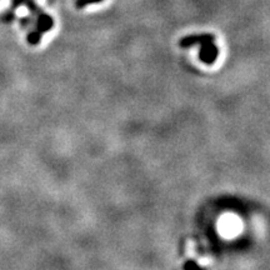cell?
Listing matches in <instances>:
<instances>
[{
  "instance_id": "obj_3",
  "label": "cell",
  "mask_w": 270,
  "mask_h": 270,
  "mask_svg": "<svg viewBox=\"0 0 270 270\" xmlns=\"http://www.w3.org/2000/svg\"><path fill=\"white\" fill-rule=\"evenodd\" d=\"M40 39H42V33L38 30L31 31V33L28 35V42L33 45L38 44V43L40 42Z\"/></svg>"
},
{
  "instance_id": "obj_1",
  "label": "cell",
  "mask_w": 270,
  "mask_h": 270,
  "mask_svg": "<svg viewBox=\"0 0 270 270\" xmlns=\"http://www.w3.org/2000/svg\"><path fill=\"white\" fill-rule=\"evenodd\" d=\"M214 39H208V40H204L203 43H200L202 49H200V52H199V58L203 63L209 64V65L210 64L215 63L216 58H218V54H219L218 48H216L213 43Z\"/></svg>"
},
{
  "instance_id": "obj_5",
  "label": "cell",
  "mask_w": 270,
  "mask_h": 270,
  "mask_svg": "<svg viewBox=\"0 0 270 270\" xmlns=\"http://www.w3.org/2000/svg\"><path fill=\"white\" fill-rule=\"evenodd\" d=\"M103 0H78L76 2V7L78 8H84L89 4H95V3H100Z\"/></svg>"
},
{
  "instance_id": "obj_4",
  "label": "cell",
  "mask_w": 270,
  "mask_h": 270,
  "mask_svg": "<svg viewBox=\"0 0 270 270\" xmlns=\"http://www.w3.org/2000/svg\"><path fill=\"white\" fill-rule=\"evenodd\" d=\"M184 270H204L200 268L199 265H198L197 263L193 260H188L185 263V265H184Z\"/></svg>"
},
{
  "instance_id": "obj_2",
  "label": "cell",
  "mask_w": 270,
  "mask_h": 270,
  "mask_svg": "<svg viewBox=\"0 0 270 270\" xmlns=\"http://www.w3.org/2000/svg\"><path fill=\"white\" fill-rule=\"evenodd\" d=\"M53 26V19L47 14H40L38 18V23H36V30L40 33H45V31L50 30Z\"/></svg>"
}]
</instances>
